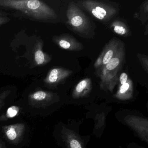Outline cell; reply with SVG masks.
I'll use <instances>...</instances> for the list:
<instances>
[{"label":"cell","mask_w":148,"mask_h":148,"mask_svg":"<svg viewBox=\"0 0 148 148\" xmlns=\"http://www.w3.org/2000/svg\"><path fill=\"white\" fill-rule=\"evenodd\" d=\"M80 123L71 120L67 123L60 122L54 130V136L61 148H87L90 136H81Z\"/></svg>","instance_id":"6da1fadb"},{"label":"cell","mask_w":148,"mask_h":148,"mask_svg":"<svg viewBox=\"0 0 148 148\" xmlns=\"http://www.w3.org/2000/svg\"><path fill=\"white\" fill-rule=\"evenodd\" d=\"M0 6L15 9L39 20L53 19L57 17L54 10L38 0H0Z\"/></svg>","instance_id":"7a4b0ae2"},{"label":"cell","mask_w":148,"mask_h":148,"mask_svg":"<svg viewBox=\"0 0 148 148\" xmlns=\"http://www.w3.org/2000/svg\"><path fill=\"white\" fill-rule=\"evenodd\" d=\"M117 120L131 129L142 141L148 143V119L142 113L129 109H122L115 113Z\"/></svg>","instance_id":"3957f363"},{"label":"cell","mask_w":148,"mask_h":148,"mask_svg":"<svg viewBox=\"0 0 148 148\" xmlns=\"http://www.w3.org/2000/svg\"><path fill=\"white\" fill-rule=\"evenodd\" d=\"M28 104L33 109H40L51 113L63 104L58 93L44 90H38L29 95Z\"/></svg>","instance_id":"277c9868"},{"label":"cell","mask_w":148,"mask_h":148,"mask_svg":"<svg viewBox=\"0 0 148 148\" xmlns=\"http://www.w3.org/2000/svg\"><path fill=\"white\" fill-rule=\"evenodd\" d=\"M77 5L103 22L109 21L117 13L116 8L113 6L98 1L82 0L77 1Z\"/></svg>","instance_id":"5b68a950"},{"label":"cell","mask_w":148,"mask_h":148,"mask_svg":"<svg viewBox=\"0 0 148 148\" xmlns=\"http://www.w3.org/2000/svg\"><path fill=\"white\" fill-rule=\"evenodd\" d=\"M66 15L68 25L76 33L86 35L91 30L92 27L89 18L74 2L69 3Z\"/></svg>","instance_id":"8992f818"},{"label":"cell","mask_w":148,"mask_h":148,"mask_svg":"<svg viewBox=\"0 0 148 148\" xmlns=\"http://www.w3.org/2000/svg\"><path fill=\"white\" fill-rule=\"evenodd\" d=\"M88 110L87 113H90L88 117L93 118L95 121V125L93 133L97 137L99 138L106 127V120L107 115L112 110L111 108L101 107L96 108H86Z\"/></svg>","instance_id":"52a82bcc"},{"label":"cell","mask_w":148,"mask_h":148,"mask_svg":"<svg viewBox=\"0 0 148 148\" xmlns=\"http://www.w3.org/2000/svg\"><path fill=\"white\" fill-rule=\"evenodd\" d=\"M125 55L124 44L122 42L120 47L113 58L104 67L100 68L99 76H110L118 77V73L122 67Z\"/></svg>","instance_id":"ba28073f"},{"label":"cell","mask_w":148,"mask_h":148,"mask_svg":"<svg viewBox=\"0 0 148 148\" xmlns=\"http://www.w3.org/2000/svg\"><path fill=\"white\" fill-rule=\"evenodd\" d=\"M92 89L91 79L85 78L79 82L74 87L71 94V97L73 101L72 103L79 104L82 99L89 97Z\"/></svg>","instance_id":"9c48e42d"},{"label":"cell","mask_w":148,"mask_h":148,"mask_svg":"<svg viewBox=\"0 0 148 148\" xmlns=\"http://www.w3.org/2000/svg\"><path fill=\"white\" fill-rule=\"evenodd\" d=\"M26 125L24 123H17L4 125L2 131L6 138L11 143H18L23 137L26 130Z\"/></svg>","instance_id":"30bf717a"},{"label":"cell","mask_w":148,"mask_h":148,"mask_svg":"<svg viewBox=\"0 0 148 148\" xmlns=\"http://www.w3.org/2000/svg\"><path fill=\"white\" fill-rule=\"evenodd\" d=\"M72 73V71L69 69L61 67L53 68L49 71L45 82L47 85L55 86L63 83Z\"/></svg>","instance_id":"8fae6325"},{"label":"cell","mask_w":148,"mask_h":148,"mask_svg":"<svg viewBox=\"0 0 148 148\" xmlns=\"http://www.w3.org/2000/svg\"><path fill=\"white\" fill-rule=\"evenodd\" d=\"M54 42L64 50L71 51H79L84 49V46L71 34H62L53 37Z\"/></svg>","instance_id":"7c38bea8"},{"label":"cell","mask_w":148,"mask_h":148,"mask_svg":"<svg viewBox=\"0 0 148 148\" xmlns=\"http://www.w3.org/2000/svg\"><path fill=\"white\" fill-rule=\"evenodd\" d=\"M117 103H127L134 98V87L131 79L129 78L124 84L119 86L118 90L112 96Z\"/></svg>","instance_id":"4fadbf2b"},{"label":"cell","mask_w":148,"mask_h":148,"mask_svg":"<svg viewBox=\"0 0 148 148\" xmlns=\"http://www.w3.org/2000/svg\"><path fill=\"white\" fill-rule=\"evenodd\" d=\"M122 43V41L115 38L111 40L107 43L104 47L103 64L101 67H104L109 63L120 47Z\"/></svg>","instance_id":"5bb4252c"},{"label":"cell","mask_w":148,"mask_h":148,"mask_svg":"<svg viewBox=\"0 0 148 148\" xmlns=\"http://www.w3.org/2000/svg\"><path fill=\"white\" fill-rule=\"evenodd\" d=\"M114 32L118 35L127 37L130 35V30L125 24L120 21H115L112 23L110 26Z\"/></svg>","instance_id":"9a60e30c"},{"label":"cell","mask_w":148,"mask_h":148,"mask_svg":"<svg viewBox=\"0 0 148 148\" xmlns=\"http://www.w3.org/2000/svg\"><path fill=\"white\" fill-rule=\"evenodd\" d=\"M21 112V108L17 105L8 107L4 113L0 116V121H5L18 116Z\"/></svg>","instance_id":"2e32d148"},{"label":"cell","mask_w":148,"mask_h":148,"mask_svg":"<svg viewBox=\"0 0 148 148\" xmlns=\"http://www.w3.org/2000/svg\"><path fill=\"white\" fill-rule=\"evenodd\" d=\"M34 57L35 62L38 65L47 64L51 60V57L45 53L39 45L34 52Z\"/></svg>","instance_id":"e0dca14e"},{"label":"cell","mask_w":148,"mask_h":148,"mask_svg":"<svg viewBox=\"0 0 148 148\" xmlns=\"http://www.w3.org/2000/svg\"><path fill=\"white\" fill-rule=\"evenodd\" d=\"M11 94V91L8 90L0 92V111L5 106L8 97Z\"/></svg>","instance_id":"ac0fdd59"},{"label":"cell","mask_w":148,"mask_h":148,"mask_svg":"<svg viewBox=\"0 0 148 148\" xmlns=\"http://www.w3.org/2000/svg\"><path fill=\"white\" fill-rule=\"evenodd\" d=\"M104 51L103 50V51L100 53V55L99 56L98 58L97 59V60L95 62L94 64V67L96 69L100 68L102 65L103 64V58Z\"/></svg>","instance_id":"d6986e66"},{"label":"cell","mask_w":148,"mask_h":148,"mask_svg":"<svg viewBox=\"0 0 148 148\" xmlns=\"http://www.w3.org/2000/svg\"><path fill=\"white\" fill-rule=\"evenodd\" d=\"M129 79L128 75L125 73H122L119 77V80L120 84L123 85L126 83Z\"/></svg>","instance_id":"ffe728a7"},{"label":"cell","mask_w":148,"mask_h":148,"mask_svg":"<svg viewBox=\"0 0 148 148\" xmlns=\"http://www.w3.org/2000/svg\"><path fill=\"white\" fill-rule=\"evenodd\" d=\"M145 56H140V58H139V60L141 61V63L143 65L144 69H145L146 72H148V58L146 57L145 58Z\"/></svg>","instance_id":"44dd1931"},{"label":"cell","mask_w":148,"mask_h":148,"mask_svg":"<svg viewBox=\"0 0 148 148\" xmlns=\"http://www.w3.org/2000/svg\"><path fill=\"white\" fill-rule=\"evenodd\" d=\"M127 148H146L145 147L140 146L136 143H132L128 145Z\"/></svg>","instance_id":"7402d4cb"},{"label":"cell","mask_w":148,"mask_h":148,"mask_svg":"<svg viewBox=\"0 0 148 148\" xmlns=\"http://www.w3.org/2000/svg\"><path fill=\"white\" fill-rule=\"evenodd\" d=\"M7 21V19L5 18H2V17H0V25L5 23Z\"/></svg>","instance_id":"603a6c76"},{"label":"cell","mask_w":148,"mask_h":148,"mask_svg":"<svg viewBox=\"0 0 148 148\" xmlns=\"http://www.w3.org/2000/svg\"><path fill=\"white\" fill-rule=\"evenodd\" d=\"M0 148H5L4 146H3V145L1 143H0Z\"/></svg>","instance_id":"cb8c5ba5"}]
</instances>
